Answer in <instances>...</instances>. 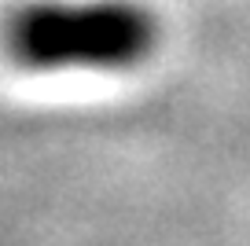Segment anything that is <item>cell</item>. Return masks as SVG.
I'll return each instance as SVG.
<instances>
[{
  "label": "cell",
  "instance_id": "6da1fadb",
  "mask_svg": "<svg viewBox=\"0 0 250 246\" xmlns=\"http://www.w3.org/2000/svg\"><path fill=\"white\" fill-rule=\"evenodd\" d=\"M158 22L133 0H41L8 22V52L26 70H133L155 52Z\"/></svg>",
  "mask_w": 250,
  "mask_h": 246
}]
</instances>
